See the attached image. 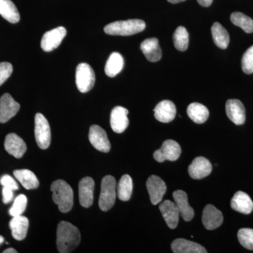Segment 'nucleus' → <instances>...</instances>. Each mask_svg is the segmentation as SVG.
<instances>
[{"mask_svg": "<svg viewBox=\"0 0 253 253\" xmlns=\"http://www.w3.org/2000/svg\"><path fill=\"white\" fill-rule=\"evenodd\" d=\"M66 28L58 27L44 33L41 41V47L46 52L53 51L62 42L63 38L66 36Z\"/></svg>", "mask_w": 253, "mask_h": 253, "instance_id": "8", "label": "nucleus"}, {"mask_svg": "<svg viewBox=\"0 0 253 253\" xmlns=\"http://www.w3.org/2000/svg\"><path fill=\"white\" fill-rule=\"evenodd\" d=\"M146 187L149 192L151 204L156 206L163 200L167 191L166 183L159 176L152 175L146 181Z\"/></svg>", "mask_w": 253, "mask_h": 253, "instance_id": "10", "label": "nucleus"}, {"mask_svg": "<svg viewBox=\"0 0 253 253\" xmlns=\"http://www.w3.org/2000/svg\"><path fill=\"white\" fill-rule=\"evenodd\" d=\"M224 221L222 213L212 205H208L202 214V222L208 230H214L219 227Z\"/></svg>", "mask_w": 253, "mask_h": 253, "instance_id": "12", "label": "nucleus"}, {"mask_svg": "<svg viewBox=\"0 0 253 253\" xmlns=\"http://www.w3.org/2000/svg\"><path fill=\"white\" fill-rule=\"evenodd\" d=\"M181 149L180 146L174 140H166L163 142L161 149L155 151L154 159L159 163L166 161H175L180 156Z\"/></svg>", "mask_w": 253, "mask_h": 253, "instance_id": "7", "label": "nucleus"}, {"mask_svg": "<svg viewBox=\"0 0 253 253\" xmlns=\"http://www.w3.org/2000/svg\"><path fill=\"white\" fill-rule=\"evenodd\" d=\"M20 109V104L8 93L0 98V123L8 122L14 117Z\"/></svg>", "mask_w": 253, "mask_h": 253, "instance_id": "11", "label": "nucleus"}, {"mask_svg": "<svg viewBox=\"0 0 253 253\" xmlns=\"http://www.w3.org/2000/svg\"><path fill=\"white\" fill-rule=\"evenodd\" d=\"M231 207L237 212L249 214L253 211V202L249 195L238 191L231 199Z\"/></svg>", "mask_w": 253, "mask_h": 253, "instance_id": "22", "label": "nucleus"}, {"mask_svg": "<svg viewBox=\"0 0 253 253\" xmlns=\"http://www.w3.org/2000/svg\"><path fill=\"white\" fill-rule=\"evenodd\" d=\"M238 239L244 248L253 251V229L248 228L240 229L238 232Z\"/></svg>", "mask_w": 253, "mask_h": 253, "instance_id": "34", "label": "nucleus"}, {"mask_svg": "<svg viewBox=\"0 0 253 253\" xmlns=\"http://www.w3.org/2000/svg\"><path fill=\"white\" fill-rule=\"evenodd\" d=\"M146 28V23L140 19H129L116 21L105 26L104 32L111 36H132L142 32Z\"/></svg>", "mask_w": 253, "mask_h": 253, "instance_id": "3", "label": "nucleus"}, {"mask_svg": "<svg viewBox=\"0 0 253 253\" xmlns=\"http://www.w3.org/2000/svg\"><path fill=\"white\" fill-rule=\"evenodd\" d=\"M233 24L242 28L246 33H253V20L241 12H234L231 15Z\"/></svg>", "mask_w": 253, "mask_h": 253, "instance_id": "32", "label": "nucleus"}, {"mask_svg": "<svg viewBox=\"0 0 253 253\" xmlns=\"http://www.w3.org/2000/svg\"><path fill=\"white\" fill-rule=\"evenodd\" d=\"M89 139L91 145L98 151L103 153L109 152L111 143L106 131L96 125L91 126L89 131Z\"/></svg>", "mask_w": 253, "mask_h": 253, "instance_id": "9", "label": "nucleus"}, {"mask_svg": "<svg viewBox=\"0 0 253 253\" xmlns=\"http://www.w3.org/2000/svg\"><path fill=\"white\" fill-rule=\"evenodd\" d=\"M174 253H206L207 251L201 245L184 239L174 240L171 245Z\"/></svg>", "mask_w": 253, "mask_h": 253, "instance_id": "24", "label": "nucleus"}, {"mask_svg": "<svg viewBox=\"0 0 253 253\" xmlns=\"http://www.w3.org/2000/svg\"><path fill=\"white\" fill-rule=\"evenodd\" d=\"M2 201L4 204H9L13 199V190L4 187L2 189Z\"/></svg>", "mask_w": 253, "mask_h": 253, "instance_id": "38", "label": "nucleus"}, {"mask_svg": "<svg viewBox=\"0 0 253 253\" xmlns=\"http://www.w3.org/2000/svg\"><path fill=\"white\" fill-rule=\"evenodd\" d=\"M173 42L176 49L179 51H184L188 49L189 37L185 28L179 26L176 28L173 36Z\"/></svg>", "mask_w": 253, "mask_h": 253, "instance_id": "31", "label": "nucleus"}, {"mask_svg": "<svg viewBox=\"0 0 253 253\" xmlns=\"http://www.w3.org/2000/svg\"><path fill=\"white\" fill-rule=\"evenodd\" d=\"M3 253H17V251L14 249H8L3 251Z\"/></svg>", "mask_w": 253, "mask_h": 253, "instance_id": "40", "label": "nucleus"}, {"mask_svg": "<svg viewBox=\"0 0 253 253\" xmlns=\"http://www.w3.org/2000/svg\"><path fill=\"white\" fill-rule=\"evenodd\" d=\"M169 2L172 4H177V3L182 2V1H186V0H168Z\"/></svg>", "mask_w": 253, "mask_h": 253, "instance_id": "41", "label": "nucleus"}, {"mask_svg": "<svg viewBox=\"0 0 253 253\" xmlns=\"http://www.w3.org/2000/svg\"><path fill=\"white\" fill-rule=\"evenodd\" d=\"M173 198L181 217L184 221H191L194 217V211L190 206L186 193L181 190H177L173 193Z\"/></svg>", "mask_w": 253, "mask_h": 253, "instance_id": "19", "label": "nucleus"}, {"mask_svg": "<svg viewBox=\"0 0 253 253\" xmlns=\"http://www.w3.org/2000/svg\"><path fill=\"white\" fill-rule=\"evenodd\" d=\"M28 199L25 195L21 194L15 199L12 207L10 208L9 214L12 217L21 215L27 206Z\"/></svg>", "mask_w": 253, "mask_h": 253, "instance_id": "33", "label": "nucleus"}, {"mask_svg": "<svg viewBox=\"0 0 253 253\" xmlns=\"http://www.w3.org/2000/svg\"><path fill=\"white\" fill-rule=\"evenodd\" d=\"M128 113V110L122 106H116L112 110L110 123L111 128L115 132L121 134L129 126Z\"/></svg>", "mask_w": 253, "mask_h": 253, "instance_id": "16", "label": "nucleus"}, {"mask_svg": "<svg viewBox=\"0 0 253 253\" xmlns=\"http://www.w3.org/2000/svg\"><path fill=\"white\" fill-rule=\"evenodd\" d=\"M187 114L197 124H203L209 118V111L204 105L199 103H192L190 104L187 108Z\"/></svg>", "mask_w": 253, "mask_h": 253, "instance_id": "28", "label": "nucleus"}, {"mask_svg": "<svg viewBox=\"0 0 253 253\" xmlns=\"http://www.w3.org/2000/svg\"><path fill=\"white\" fill-rule=\"evenodd\" d=\"M242 69L246 74H252L253 73V45L243 56Z\"/></svg>", "mask_w": 253, "mask_h": 253, "instance_id": "35", "label": "nucleus"}, {"mask_svg": "<svg viewBox=\"0 0 253 253\" xmlns=\"http://www.w3.org/2000/svg\"><path fill=\"white\" fill-rule=\"evenodd\" d=\"M52 199L57 205L59 210L63 213L71 211L73 206V191L72 188L66 181L59 179L51 185Z\"/></svg>", "mask_w": 253, "mask_h": 253, "instance_id": "2", "label": "nucleus"}, {"mask_svg": "<svg viewBox=\"0 0 253 253\" xmlns=\"http://www.w3.org/2000/svg\"><path fill=\"white\" fill-rule=\"evenodd\" d=\"M80 231L68 221H61L56 231V246L61 253L73 252L81 242Z\"/></svg>", "mask_w": 253, "mask_h": 253, "instance_id": "1", "label": "nucleus"}, {"mask_svg": "<svg viewBox=\"0 0 253 253\" xmlns=\"http://www.w3.org/2000/svg\"><path fill=\"white\" fill-rule=\"evenodd\" d=\"M176 113L175 105L169 100L161 101L154 109L155 118L161 123L172 122L175 118Z\"/></svg>", "mask_w": 253, "mask_h": 253, "instance_id": "18", "label": "nucleus"}, {"mask_svg": "<svg viewBox=\"0 0 253 253\" xmlns=\"http://www.w3.org/2000/svg\"><path fill=\"white\" fill-rule=\"evenodd\" d=\"M94 181L89 176L82 179L79 183L80 204L83 207L88 208L94 202Z\"/></svg>", "mask_w": 253, "mask_h": 253, "instance_id": "13", "label": "nucleus"}, {"mask_svg": "<svg viewBox=\"0 0 253 253\" xmlns=\"http://www.w3.org/2000/svg\"><path fill=\"white\" fill-rule=\"evenodd\" d=\"M160 211L162 213L163 218L170 229H175L177 226L179 219V212L176 204L167 200L159 206Z\"/></svg>", "mask_w": 253, "mask_h": 253, "instance_id": "20", "label": "nucleus"}, {"mask_svg": "<svg viewBox=\"0 0 253 253\" xmlns=\"http://www.w3.org/2000/svg\"><path fill=\"white\" fill-rule=\"evenodd\" d=\"M35 136L38 146L46 149L51 144V129L46 118L42 113H37L35 117Z\"/></svg>", "mask_w": 253, "mask_h": 253, "instance_id": "5", "label": "nucleus"}, {"mask_svg": "<svg viewBox=\"0 0 253 253\" xmlns=\"http://www.w3.org/2000/svg\"><path fill=\"white\" fill-rule=\"evenodd\" d=\"M95 73L88 63H81L77 66L76 83L78 90L86 93L92 89L95 84Z\"/></svg>", "mask_w": 253, "mask_h": 253, "instance_id": "6", "label": "nucleus"}, {"mask_svg": "<svg viewBox=\"0 0 253 253\" xmlns=\"http://www.w3.org/2000/svg\"><path fill=\"white\" fill-rule=\"evenodd\" d=\"M116 190L117 186L115 178L111 175L104 176L101 181V194L99 200V206L101 211L106 212L114 206L117 196Z\"/></svg>", "mask_w": 253, "mask_h": 253, "instance_id": "4", "label": "nucleus"}, {"mask_svg": "<svg viewBox=\"0 0 253 253\" xmlns=\"http://www.w3.org/2000/svg\"><path fill=\"white\" fill-rule=\"evenodd\" d=\"M140 49L146 59L151 62H157L162 58V50L157 38H149L141 43Z\"/></svg>", "mask_w": 253, "mask_h": 253, "instance_id": "21", "label": "nucleus"}, {"mask_svg": "<svg viewBox=\"0 0 253 253\" xmlns=\"http://www.w3.org/2000/svg\"><path fill=\"white\" fill-rule=\"evenodd\" d=\"M4 242V239L3 236H0V246Z\"/></svg>", "mask_w": 253, "mask_h": 253, "instance_id": "42", "label": "nucleus"}, {"mask_svg": "<svg viewBox=\"0 0 253 253\" xmlns=\"http://www.w3.org/2000/svg\"><path fill=\"white\" fill-rule=\"evenodd\" d=\"M226 112L229 120L236 126L244 124L246 121V109L239 100H228L226 104Z\"/></svg>", "mask_w": 253, "mask_h": 253, "instance_id": "14", "label": "nucleus"}, {"mask_svg": "<svg viewBox=\"0 0 253 253\" xmlns=\"http://www.w3.org/2000/svg\"><path fill=\"white\" fill-rule=\"evenodd\" d=\"M4 148L10 155L18 159L22 158L27 151V146L22 138L14 133L6 135L4 141Z\"/></svg>", "mask_w": 253, "mask_h": 253, "instance_id": "15", "label": "nucleus"}, {"mask_svg": "<svg viewBox=\"0 0 253 253\" xmlns=\"http://www.w3.org/2000/svg\"><path fill=\"white\" fill-rule=\"evenodd\" d=\"M14 175L26 189H36L40 185L39 180L36 174L28 169L15 170Z\"/></svg>", "mask_w": 253, "mask_h": 253, "instance_id": "25", "label": "nucleus"}, {"mask_svg": "<svg viewBox=\"0 0 253 253\" xmlns=\"http://www.w3.org/2000/svg\"><path fill=\"white\" fill-rule=\"evenodd\" d=\"M213 0H197L198 2L204 7H208L212 4Z\"/></svg>", "mask_w": 253, "mask_h": 253, "instance_id": "39", "label": "nucleus"}, {"mask_svg": "<svg viewBox=\"0 0 253 253\" xmlns=\"http://www.w3.org/2000/svg\"><path fill=\"white\" fill-rule=\"evenodd\" d=\"M9 226L13 237L17 241H23L27 236L29 220L24 216H16L10 221Z\"/></svg>", "mask_w": 253, "mask_h": 253, "instance_id": "23", "label": "nucleus"}, {"mask_svg": "<svg viewBox=\"0 0 253 253\" xmlns=\"http://www.w3.org/2000/svg\"><path fill=\"white\" fill-rule=\"evenodd\" d=\"M211 31L214 44L220 49H226L229 46L230 38L225 28L220 23H214L211 28Z\"/></svg>", "mask_w": 253, "mask_h": 253, "instance_id": "29", "label": "nucleus"}, {"mask_svg": "<svg viewBox=\"0 0 253 253\" xmlns=\"http://www.w3.org/2000/svg\"><path fill=\"white\" fill-rule=\"evenodd\" d=\"M0 15L9 23L20 21V14L16 5L11 0H0Z\"/></svg>", "mask_w": 253, "mask_h": 253, "instance_id": "27", "label": "nucleus"}, {"mask_svg": "<svg viewBox=\"0 0 253 253\" xmlns=\"http://www.w3.org/2000/svg\"><path fill=\"white\" fill-rule=\"evenodd\" d=\"M13 66L10 63H0V86L12 74Z\"/></svg>", "mask_w": 253, "mask_h": 253, "instance_id": "36", "label": "nucleus"}, {"mask_svg": "<svg viewBox=\"0 0 253 253\" xmlns=\"http://www.w3.org/2000/svg\"><path fill=\"white\" fill-rule=\"evenodd\" d=\"M212 166L211 162L204 157L195 158L189 167L190 176L194 179H201L210 175Z\"/></svg>", "mask_w": 253, "mask_h": 253, "instance_id": "17", "label": "nucleus"}, {"mask_svg": "<svg viewBox=\"0 0 253 253\" xmlns=\"http://www.w3.org/2000/svg\"><path fill=\"white\" fill-rule=\"evenodd\" d=\"M0 184L3 186V187L8 188V189L13 190V191L18 189V185L16 181L8 174H5V175L1 176V179H0Z\"/></svg>", "mask_w": 253, "mask_h": 253, "instance_id": "37", "label": "nucleus"}, {"mask_svg": "<svg viewBox=\"0 0 253 253\" xmlns=\"http://www.w3.org/2000/svg\"><path fill=\"white\" fill-rule=\"evenodd\" d=\"M124 66V59L122 55L118 52H113L110 55L105 66V73L110 78L117 76L122 71Z\"/></svg>", "mask_w": 253, "mask_h": 253, "instance_id": "26", "label": "nucleus"}, {"mask_svg": "<svg viewBox=\"0 0 253 253\" xmlns=\"http://www.w3.org/2000/svg\"><path fill=\"white\" fill-rule=\"evenodd\" d=\"M133 182L131 176L125 174L121 177L117 186L118 196L122 201H127L130 199L132 194Z\"/></svg>", "mask_w": 253, "mask_h": 253, "instance_id": "30", "label": "nucleus"}]
</instances>
